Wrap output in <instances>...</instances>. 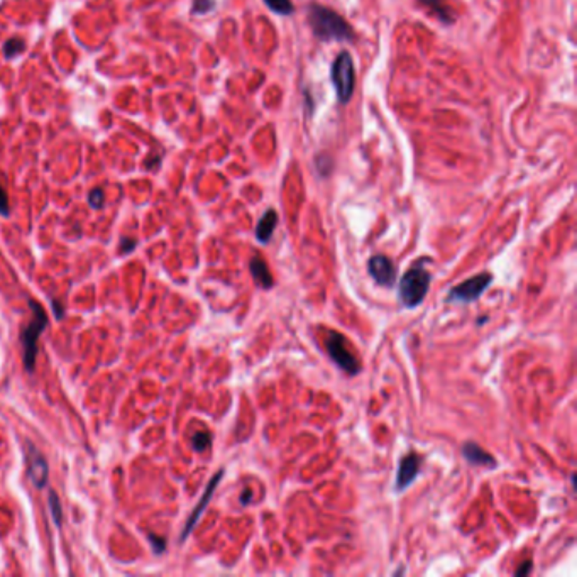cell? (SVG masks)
Returning <instances> with one entry per match:
<instances>
[{"label":"cell","instance_id":"obj_1","mask_svg":"<svg viewBox=\"0 0 577 577\" xmlns=\"http://www.w3.org/2000/svg\"><path fill=\"white\" fill-rule=\"evenodd\" d=\"M307 19L313 34L322 41H350L354 37L349 22L335 10L324 5H308Z\"/></svg>","mask_w":577,"mask_h":577},{"label":"cell","instance_id":"obj_2","mask_svg":"<svg viewBox=\"0 0 577 577\" xmlns=\"http://www.w3.org/2000/svg\"><path fill=\"white\" fill-rule=\"evenodd\" d=\"M430 280H432V276L422 266H413L411 269L406 271L401 276L398 286L400 303L405 308H415L418 305H422L428 293Z\"/></svg>","mask_w":577,"mask_h":577},{"label":"cell","instance_id":"obj_3","mask_svg":"<svg viewBox=\"0 0 577 577\" xmlns=\"http://www.w3.org/2000/svg\"><path fill=\"white\" fill-rule=\"evenodd\" d=\"M330 80L335 88L337 98L341 104H347L354 93L355 73L352 58L347 51H342L330 66Z\"/></svg>","mask_w":577,"mask_h":577},{"label":"cell","instance_id":"obj_4","mask_svg":"<svg viewBox=\"0 0 577 577\" xmlns=\"http://www.w3.org/2000/svg\"><path fill=\"white\" fill-rule=\"evenodd\" d=\"M325 350L339 369L347 372L350 376H355L361 371V363L355 357V354L350 350L347 339L341 332H329L325 339Z\"/></svg>","mask_w":577,"mask_h":577},{"label":"cell","instance_id":"obj_5","mask_svg":"<svg viewBox=\"0 0 577 577\" xmlns=\"http://www.w3.org/2000/svg\"><path fill=\"white\" fill-rule=\"evenodd\" d=\"M32 305V320L29 322V325L22 330V347H24V364L27 371H34V364H36V355H37V339L41 335V332L44 327L48 325L46 320V313H44L43 307H39V303L31 302Z\"/></svg>","mask_w":577,"mask_h":577},{"label":"cell","instance_id":"obj_6","mask_svg":"<svg viewBox=\"0 0 577 577\" xmlns=\"http://www.w3.org/2000/svg\"><path fill=\"white\" fill-rule=\"evenodd\" d=\"M493 285V274L491 273H479L472 278L459 283L454 288H450L447 295V303H472L483 296V293Z\"/></svg>","mask_w":577,"mask_h":577},{"label":"cell","instance_id":"obj_7","mask_svg":"<svg viewBox=\"0 0 577 577\" xmlns=\"http://www.w3.org/2000/svg\"><path fill=\"white\" fill-rule=\"evenodd\" d=\"M367 273L374 280L376 285L384 288H391L396 283V276H398L394 263L384 254H376L367 261Z\"/></svg>","mask_w":577,"mask_h":577},{"label":"cell","instance_id":"obj_8","mask_svg":"<svg viewBox=\"0 0 577 577\" xmlns=\"http://www.w3.org/2000/svg\"><path fill=\"white\" fill-rule=\"evenodd\" d=\"M422 467V457L418 454H408L398 464V472H396L394 479V491L396 493H403L413 484V481L418 477Z\"/></svg>","mask_w":577,"mask_h":577},{"label":"cell","instance_id":"obj_9","mask_svg":"<svg viewBox=\"0 0 577 577\" xmlns=\"http://www.w3.org/2000/svg\"><path fill=\"white\" fill-rule=\"evenodd\" d=\"M222 476H224V471H218V472L215 474V476H213V477L210 479V483H208V486H207L205 493H203V496H202L200 503H198V505L195 506L193 513H191V516L188 518V522H186V525H185V528H183V533H182V540H185L186 536L190 535V531L195 528V525L198 523V518L202 516L203 510H205V508H207V505H208V503H210V500H212V494H213V491L217 489V486H218V483H220V479H222Z\"/></svg>","mask_w":577,"mask_h":577},{"label":"cell","instance_id":"obj_10","mask_svg":"<svg viewBox=\"0 0 577 577\" xmlns=\"http://www.w3.org/2000/svg\"><path fill=\"white\" fill-rule=\"evenodd\" d=\"M27 461H29V477L36 488H43L48 481V464L44 461L43 454L31 442L27 444Z\"/></svg>","mask_w":577,"mask_h":577},{"label":"cell","instance_id":"obj_11","mask_svg":"<svg viewBox=\"0 0 577 577\" xmlns=\"http://www.w3.org/2000/svg\"><path fill=\"white\" fill-rule=\"evenodd\" d=\"M462 455L469 464L477 467H489L493 469L498 466V462L489 452H486L483 447L477 445L476 442H466L462 445Z\"/></svg>","mask_w":577,"mask_h":577},{"label":"cell","instance_id":"obj_12","mask_svg":"<svg viewBox=\"0 0 577 577\" xmlns=\"http://www.w3.org/2000/svg\"><path fill=\"white\" fill-rule=\"evenodd\" d=\"M249 269H251V276H252L254 283H256L259 288H263V290H271V288L274 286L273 274H271L269 266L263 257H259V256L252 257L251 263H249Z\"/></svg>","mask_w":577,"mask_h":577},{"label":"cell","instance_id":"obj_13","mask_svg":"<svg viewBox=\"0 0 577 577\" xmlns=\"http://www.w3.org/2000/svg\"><path fill=\"white\" fill-rule=\"evenodd\" d=\"M276 225H278V213H276L273 208L266 210L264 215L259 218V222L256 225V239L261 244H268L273 237Z\"/></svg>","mask_w":577,"mask_h":577},{"label":"cell","instance_id":"obj_14","mask_svg":"<svg viewBox=\"0 0 577 577\" xmlns=\"http://www.w3.org/2000/svg\"><path fill=\"white\" fill-rule=\"evenodd\" d=\"M420 4L425 5L430 12H432L433 15H437L439 19L447 26L452 24V22L455 21L454 10H452V7L445 2V0H420Z\"/></svg>","mask_w":577,"mask_h":577},{"label":"cell","instance_id":"obj_15","mask_svg":"<svg viewBox=\"0 0 577 577\" xmlns=\"http://www.w3.org/2000/svg\"><path fill=\"white\" fill-rule=\"evenodd\" d=\"M263 2L268 5V9L271 12L278 14V15H291L295 12V7L290 0H263Z\"/></svg>","mask_w":577,"mask_h":577},{"label":"cell","instance_id":"obj_16","mask_svg":"<svg viewBox=\"0 0 577 577\" xmlns=\"http://www.w3.org/2000/svg\"><path fill=\"white\" fill-rule=\"evenodd\" d=\"M24 49H26V43H24V39H21V37H10L9 41L4 44V54L7 59L24 53Z\"/></svg>","mask_w":577,"mask_h":577},{"label":"cell","instance_id":"obj_17","mask_svg":"<svg viewBox=\"0 0 577 577\" xmlns=\"http://www.w3.org/2000/svg\"><path fill=\"white\" fill-rule=\"evenodd\" d=\"M212 442V435L208 432H196L193 437H191V445L196 452H203L210 447Z\"/></svg>","mask_w":577,"mask_h":577},{"label":"cell","instance_id":"obj_18","mask_svg":"<svg viewBox=\"0 0 577 577\" xmlns=\"http://www.w3.org/2000/svg\"><path fill=\"white\" fill-rule=\"evenodd\" d=\"M315 163H316V169H319V173L322 176H329L330 171H332V157L329 154H319L315 157Z\"/></svg>","mask_w":577,"mask_h":577},{"label":"cell","instance_id":"obj_19","mask_svg":"<svg viewBox=\"0 0 577 577\" xmlns=\"http://www.w3.org/2000/svg\"><path fill=\"white\" fill-rule=\"evenodd\" d=\"M213 7H215L213 0H195L191 12L193 14H207V12H210Z\"/></svg>","mask_w":577,"mask_h":577},{"label":"cell","instance_id":"obj_20","mask_svg":"<svg viewBox=\"0 0 577 577\" xmlns=\"http://www.w3.org/2000/svg\"><path fill=\"white\" fill-rule=\"evenodd\" d=\"M49 506L51 511H53V518L56 523H61V506H59V500L54 493H49Z\"/></svg>","mask_w":577,"mask_h":577},{"label":"cell","instance_id":"obj_21","mask_svg":"<svg viewBox=\"0 0 577 577\" xmlns=\"http://www.w3.org/2000/svg\"><path fill=\"white\" fill-rule=\"evenodd\" d=\"M88 202H90V205H92L93 208H102V205H104V191H102L100 188L92 190V191H90Z\"/></svg>","mask_w":577,"mask_h":577},{"label":"cell","instance_id":"obj_22","mask_svg":"<svg viewBox=\"0 0 577 577\" xmlns=\"http://www.w3.org/2000/svg\"><path fill=\"white\" fill-rule=\"evenodd\" d=\"M0 215H5V217L9 215V196L2 183H0Z\"/></svg>","mask_w":577,"mask_h":577},{"label":"cell","instance_id":"obj_23","mask_svg":"<svg viewBox=\"0 0 577 577\" xmlns=\"http://www.w3.org/2000/svg\"><path fill=\"white\" fill-rule=\"evenodd\" d=\"M149 542H151L152 545H154V552H156V553H161L163 550H165V547H166V540L157 539L156 535H149Z\"/></svg>","mask_w":577,"mask_h":577},{"label":"cell","instance_id":"obj_24","mask_svg":"<svg viewBox=\"0 0 577 577\" xmlns=\"http://www.w3.org/2000/svg\"><path fill=\"white\" fill-rule=\"evenodd\" d=\"M530 572H531V562L527 561V562H523L522 565H520L516 570H514V575H528Z\"/></svg>","mask_w":577,"mask_h":577},{"label":"cell","instance_id":"obj_25","mask_svg":"<svg viewBox=\"0 0 577 577\" xmlns=\"http://www.w3.org/2000/svg\"><path fill=\"white\" fill-rule=\"evenodd\" d=\"M134 247H135V241H127V239L122 241V247L121 249L124 251V254H129Z\"/></svg>","mask_w":577,"mask_h":577},{"label":"cell","instance_id":"obj_26","mask_svg":"<svg viewBox=\"0 0 577 577\" xmlns=\"http://www.w3.org/2000/svg\"><path fill=\"white\" fill-rule=\"evenodd\" d=\"M251 500H252L251 489H244V491H242V494H241V503H242V505H249V503H251Z\"/></svg>","mask_w":577,"mask_h":577},{"label":"cell","instance_id":"obj_27","mask_svg":"<svg viewBox=\"0 0 577 577\" xmlns=\"http://www.w3.org/2000/svg\"><path fill=\"white\" fill-rule=\"evenodd\" d=\"M53 307H54V313H56V316H58V319H63V310H61V305H59V303H56V302H53Z\"/></svg>","mask_w":577,"mask_h":577}]
</instances>
